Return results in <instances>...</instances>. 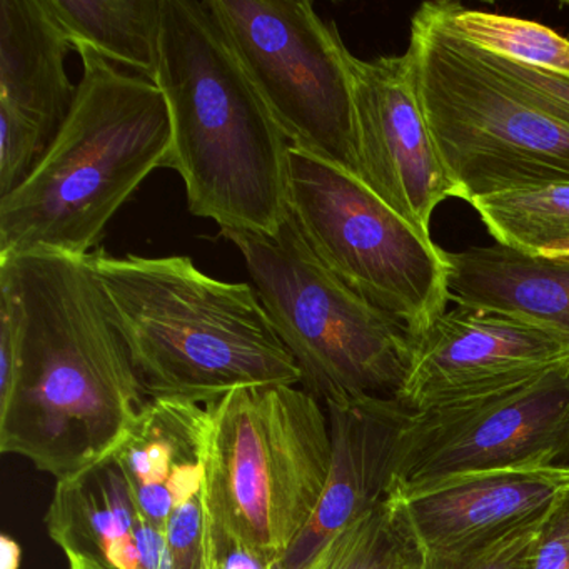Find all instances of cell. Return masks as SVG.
Returning <instances> with one entry per match:
<instances>
[{
  "instance_id": "6da1fadb",
  "label": "cell",
  "mask_w": 569,
  "mask_h": 569,
  "mask_svg": "<svg viewBox=\"0 0 569 569\" xmlns=\"http://www.w3.org/2000/svg\"><path fill=\"white\" fill-rule=\"evenodd\" d=\"M21 311L18 365L0 391V451L58 481L104 461L144 406V386L89 258H0Z\"/></svg>"
},
{
  "instance_id": "7a4b0ae2",
  "label": "cell",
  "mask_w": 569,
  "mask_h": 569,
  "mask_svg": "<svg viewBox=\"0 0 569 569\" xmlns=\"http://www.w3.org/2000/svg\"><path fill=\"white\" fill-rule=\"evenodd\" d=\"M154 82L171 121L164 168L181 176L191 214L274 236L289 214L291 142L206 0H162Z\"/></svg>"
},
{
  "instance_id": "3957f363",
  "label": "cell",
  "mask_w": 569,
  "mask_h": 569,
  "mask_svg": "<svg viewBox=\"0 0 569 569\" xmlns=\"http://www.w3.org/2000/svg\"><path fill=\"white\" fill-rule=\"evenodd\" d=\"M149 398L209 406L229 392L301 385V371L248 282L188 256H88Z\"/></svg>"
},
{
  "instance_id": "277c9868",
  "label": "cell",
  "mask_w": 569,
  "mask_h": 569,
  "mask_svg": "<svg viewBox=\"0 0 569 569\" xmlns=\"http://www.w3.org/2000/svg\"><path fill=\"white\" fill-rule=\"evenodd\" d=\"M419 96L458 199L569 184V78L452 32L439 2L411 22Z\"/></svg>"
},
{
  "instance_id": "5b68a950",
  "label": "cell",
  "mask_w": 569,
  "mask_h": 569,
  "mask_svg": "<svg viewBox=\"0 0 569 569\" xmlns=\"http://www.w3.org/2000/svg\"><path fill=\"white\" fill-rule=\"evenodd\" d=\"M74 104L28 179L0 199V258L54 252L88 258L109 221L171 149L156 82L88 48Z\"/></svg>"
},
{
  "instance_id": "8992f818",
  "label": "cell",
  "mask_w": 569,
  "mask_h": 569,
  "mask_svg": "<svg viewBox=\"0 0 569 569\" xmlns=\"http://www.w3.org/2000/svg\"><path fill=\"white\" fill-rule=\"evenodd\" d=\"M208 409L212 529L278 565L325 492L328 411L305 388L289 385L238 389Z\"/></svg>"
},
{
  "instance_id": "52a82bcc",
  "label": "cell",
  "mask_w": 569,
  "mask_h": 569,
  "mask_svg": "<svg viewBox=\"0 0 569 569\" xmlns=\"http://www.w3.org/2000/svg\"><path fill=\"white\" fill-rule=\"evenodd\" d=\"M244 258L272 328L321 402L399 398L415 336L332 274L302 238L291 211L274 236L224 229Z\"/></svg>"
},
{
  "instance_id": "ba28073f",
  "label": "cell",
  "mask_w": 569,
  "mask_h": 569,
  "mask_svg": "<svg viewBox=\"0 0 569 569\" xmlns=\"http://www.w3.org/2000/svg\"><path fill=\"white\" fill-rule=\"evenodd\" d=\"M288 161L289 211L316 258L422 335L448 311V252L356 176L292 146Z\"/></svg>"
},
{
  "instance_id": "9c48e42d",
  "label": "cell",
  "mask_w": 569,
  "mask_h": 569,
  "mask_svg": "<svg viewBox=\"0 0 569 569\" xmlns=\"http://www.w3.org/2000/svg\"><path fill=\"white\" fill-rule=\"evenodd\" d=\"M292 148L361 179L351 52L311 2L206 0Z\"/></svg>"
},
{
  "instance_id": "30bf717a",
  "label": "cell",
  "mask_w": 569,
  "mask_h": 569,
  "mask_svg": "<svg viewBox=\"0 0 569 569\" xmlns=\"http://www.w3.org/2000/svg\"><path fill=\"white\" fill-rule=\"evenodd\" d=\"M569 458V371L498 395L411 412L395 488L411 496L478 472L558 466Z\"/></svg>"
},
{
  "instance_id": "8fae6325",
  "label": "cell",
  "mask_w": 569,
  "mask_h": 569,
  "mask_svg": "<svg viewBox=\"0 0 569 569\" xmlns=\"http://www.w3.org/2000/svg\"><path fill=\"white\" fill-rule=\"evenodd\" d=\"M569 371V341L496 312L456 308L416 336L399 401L421 412Z\"/></svg>"
},
{
  "instance_id": "7c38bea8",
  "label": "cell",
  "mask_w": 569,
  "mask_h": 569,
  "mask_svg": "<svg viewBox=\"0 0 569 569\" xmlns=\"http://www.w3.org/2000/svg\"><path fill=\"white\" fill-rule=\"evenodd\" d=\"M361 181L422 232L436 208L458 198L439 158L419 96L415 58L349 56Z\"/></svg>"
},
{
  "instance_id": "4fadbf2b",
  "label": "cell",
  "mask_w": 569,
  "mask_h": 569,
  "mask_svg": "<svg viewBox=\"0 0 569 569\" xmlns=\"http://www.w3.org/2000/svg\"><path fill=\"white\" fill-rule=\"evenodd\" d=\"M331 466L318 509L279 562L305 569L351 522L381 505L395 488L402 431L411 409L398 398L326 402Z\"/></svg>"
},
{
  "instance_id": "5bb4252c",
  "label": "cell",
  "mask_w": 569,
  "mask_h": 569,
  "mask_svg": "<svg viewBox=\"0 0 569 569\" xmlns=\"http://www.w3.org/2000/svg\"><path fill=\"white\" fill-rule=\"evenodd\" d=\"M569 489V466L478 472L402 496L429 569L538 521Z\"/></svg>"
},
{
  "instance_id": "9a60e30c",
  "label": "cell",
  "mask_w": 569,
  "mask_h": 569,
  "mask_svg": "<svg viewBox=\"0 0 569 569\" xmlns=\"http://www.w3.org/2000/svg\"><path fill=\"white\" fill-rule=\"evenodd\" d=\"M46 528L68 558L109 569H172L166 531L142 515L112 456L58 481Z\"/></svg>"
},
{
  "instance_id": "2e32d148",
  "label": "cell",
  "mask_w": 569,
  "mask_h": 569,
  "mask_svg": "<svg viewBox=\"0 0 569 569\" xmlns=\"http://www.w3.org/2000/svg\"><path fill=\"white\" fill-rule=\"evenodd\" d=\"M209 409L148 398L112 452L142 515L166 531L172 512L206 489Z\"/></svg>"
},
{
  "instance_id": "e0dca14e",
  "label": "cell",
  "mask_w": 569,
  "mask_h": 569,
  "mask_svg": "<svg viewBox=\"0 0 569 569\" xmlns=\"http://www.w3.org/2000/svg\"><path fill=\"white\" fill-rule=\"evenodd\" d=\"M72 44L42 0H0V114L51 146L74 104Z\"/></svg>"
},
{
  "instance_id": "ac0fdd59",
  "label": "cell",
  "mask_w": 569,
  "mask_h": 569,
  "mask_svg": "<svg viewBox=\"0 0 569 569\" xmlns=\"http://www.w3.org/2000/svg\"><path fill=\"white\" fill-rule=\"evenodd\" d=\"M448 296L458 308L496 312L569 341V261L498 242L448 252Z\"/></svg>"
},
{
  "instance_id": "d6986e66",
  "label": "cell",
  "mask_w": 569,
  "mask_h": 569,
  "mask_svg": "<svg viewBox=\"0 0 569 569\" xmlns=\"http://www.w3.org/2000/svg\"><path fill=\"white\" fill-rule=\"evenodd\" d=\"M71 41L154 82L162 0H42Z\"/></svg>"
},
{
  "instance_id": "ffe728a7",
  "label": "cell",
  "mask_w": 569,
  "mask_h": 569,
  "mask_svg": "<svg viewBox=\"0 0 569 569\" xmlns=\"http://www.w3.org/2000/svg\"><path fill=\"white\" fill-rule=\"evenodd\" d=\"M305 569H429L405 498L381 505L336 535Z\"/></svg>"
},
{
  "instance_id": "44dd1931",
  "label": "cell",
  "mask_w": 569,
  "mask_h": 569,
  "mask_svg": "<svg viewBox=\"0 0 569 569\" xmlns=\"http://www.w3.org/2000/svg\"><path fill=\"white\" fill-rule=\"evenodd\" d=\"M498 244L526 254L569 242V184L495 192L469 202Z\"/></svg>"
},
{
  "instance_id": "7402d4cb",
  "label": "cell",
  "mask_w": 569,
  "mask_h": 569,
  "mask_svg": "<svg viewBox=\"0 0 569 569\" xmlns=\"http://www.w3.org/2000/svg\"><path fill=\"white\" fill-rule=\"evenodd\" d=\"M446 24L482 51L569 78V39L546 26L439 2Z\"/></svg>"
},
{
  "instance_id": "603a6c76",
  "label": "cell",
  "mask_w": 569,
  "mask_h": 569,
  "mask_svg": "<svg viewBox=\"0 0 569 569\" xmlns=\"http://www.w3.org/2000/svg\"><path fill=\"white\" fill-rule=\"evenodd\" d=\"M546 516V515H545ZM512 529L496 541L462 556L458 561L441 569H529L531 568L532 548L542 519Z\"/></svg>"
},
{
  "instance_id": "cb8c5ba5",
  "label": "cell",
  "mask_w": 569,
  "mask_h": 569,
  "mask_svg": "<svg viewBox=\"0 0 569 569\" xmlns=\"http://www.w3.org/2000/svg\"><path fill=\"white\" fill-rule=\"evenodd\" d=\"M529 569H569V489L546 512Z\"/></svg>"
},
{
  "instance_id": "d4e9b609",
  "label": "cell",
  "mask_w": 569,
  "mask_h": 569,
  "mask_svg": "<svg viewBox=\"0 0 569 569\" xmlns=\"http://www.w3.org/2000/svg\"><path fill=\"white\" fill-rule=\"evenodd\" d=\"M214 536L216 569H274V562L266 561L251 549L232 541L212 529Z\"/></svg>"
},
{
  "instance_id": "484cf974",
  "label": "cell",
  "mask_w": 569,
  "mask_h": 569,
  "mask_svg": "<svg viewBox=\"0 0 569 569\" xmlns=\"http://www.w3.org/2000/svg\"><path fill=\"white\" fill-rule=\"evenodd\" d=\"M22 551L19 542L11 536L0 538V569L21 568Z\"/></svg>"
},
{
  "instance_id": "4316f807",
  "label": "cell",
  "mask_w": 569,
  "mask_h": 569,
  "mask_svg": "<svg viewBox=\"0 0 569 569\" xmlns=\"http://www.w3.org/2000/svg\"><path fill=\"white\" fill-rule=\"evenodd\" d=\"M538 256L558 259V261H569V242H562V244H556L551 246V248L542 249Z\"/></svg>"
},
{
  "instance_id": "83f0119b",
  "label": "cell",
  "mask_w": 569,
  "mask_h": 569,
  "mask_svg": "<svg viewBox=\"0 0 569 569\" xmlns=\"http://www.w3.org/2000/svg\"><path fill=\"white\" fill-rule=\"evenodd\" d=\"M69 569H109L106 566L99 565V562L91 561V559L84 558H68Z\"/></svg>"
},
{
  "instance_id": "f1b7e54d",
  "label": "cell",
  "mask_w": 569,
  "mask_h": 569,
  "mask_svg": "<svg viewBox=\"0 0 569 569\" xmlns=\"http://www.w3.org/2000/svg\"><path fill=\"white\" fill-rule=\"evenodd\" d=\"M274 569H281V568H279V562H278V565L274 566Z\"/></svg>"
}]
</instances>
